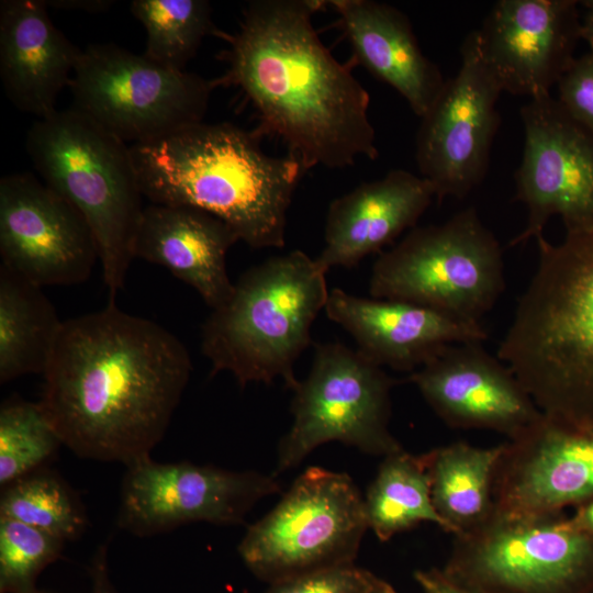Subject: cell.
<instances>
[{
	"mask_svg": "<svg viewBox=\"0 0 593 593\" xmlns=\"http://www.w3.org/2000/svg\"><path fill=\"white\" fill-rule=\"evenodd\" d=\"M191 370L176 335L109 302L64 321L38 402L76 456L127 467L164 438Z\"/></svg>",
	"mask_w": 593,
	"mask_h": 593,
	"instance_id": "obj_1",
	"label": "cell"
},
{
	"mask_svg": "<svg viewBox=\"0 0 593 593\" xmlns=\"http://www.w3.org/2000/svg\"><path fill=\"white\" fill-rule=\"evenodd\" d=\"M326 1L256 0L237 32L223 33L225 74L212 81L238 87L253 104V131L280 138L305 170L345 168L379 156L370 97L323 44L313 15Z\"/></svg>",
	"mask_w": 593,
	"mask_h": 593,
	"instance_id": "obj_2",
	"label": "cell"
},
{
	"mask_svg": "<svg viewBox=\"0 0 593 593\" xmlns=\"http://www.w3.org/2000/svg\"><path fill=\"white\" fill-rule=\"evenodd\" d=\"M139 188L154 204L186 205L224 221L251 248H281L287 215L305 169L267 155L234 124L197 123L130 145Z\"/></svg>",
	"mask_w": 593,
	"mask_h": 593,
	"instance_id": "obj_3",
	"label": "cell"
},
{
	"mask_svg": "<svg viewBox=\"0 0 593 593\" xmlns=\"http://www.w3.org/2000/svg\"><path fill=\"white\" fill-rule=\"evenodd\" d=\"M536 242L538 264L497 358L544 414L593 435V231Z\"/></svg>",
	"mask_w": 593,
	"mask_h": 593,
	"instance_id": "obj_4",
	"label": "cell"
},
{
	"mask_svg": "<svg viewBox=\"0 0 593 593\" xmlns=\"http://www.w3.org/2000/svg\"><path fill=\"white\" fill-rule=\"evenodd\" d=\"M325 273L302 250L246 270L202 326L211 376L230 372L240 388L281 378L293 390L299 382L293 366L312 343V325L328 299Z\"/></svg>",
	"mask_w": 593,
	"mask_h": 593,
	"instance_id": "obj_5",
	"label": "cell"
},
{
	"mask_svg": "<svg viewBox=\"0 0 593 593\" xmlns=\"http://www.w3.org/2000/svg\"><path fill=\"white\" fill-rule=\"evenodd\" d=\"M25 146L43 181L89 224L109 302H115L134 259L144 210L130 145L69 108L37 120Z\"/></svg>",
	"mask_w": 593,
	"mask_h": 593,
	"instance_id": "obj_6",
	"label": "cell"
},
{
	"mask_svg": "<svg viewBox=\"0 0 593 593\" xmlns=\"http://www.w3.org/2000/svg\"><path fill=\"white\" fill-rule=\"evenodd\" d=\"M505 289L500 242L469 206L441 224L415 226L372 266L374 299L411 302L481 323Z\"/></svg>",
	"mask_w": 593,
	"mask_h": 593,
	"instance_id": "obj_7",
	"label": "cell"
},
{
	"mask_svg": "<svg viewBox=\"0 0 593 593\" xmlns=\"http://www.w3.org/2000/svg\"><path fill=\"white\" fill-rule=\"evenodd\" d=\"M443 569L477 593H593V536L563 512L495 507L477 527L454 535Z\"/></svg>",
	"mask_w": 593,
	"mask_h": 593,
	"instance_id": "obj_8",
	"label": "cell"
},
{
	"mask_svg": "<svg viewBox=\"0 0 593 593\" xmlns=\"http://www.w3.org/2000/svg\"><path fill=\"white\" fill-rule=\"evenodd\" d=\"M363 496L343 472L310 467L238 545L246 567L271 583L351 564L368 529Z\"/></svg>",
	"mask_w": 593,
	"mask_h": 593,
	"instance_id": "obj_9",
	"label": "cell"
},
{
	"mask_svg": "<svg viewBox=\"0 0 593 593\" xmlns=\"http://www.w3.org/2000/svg\"><path fill=\"white\" fill-rule=\"evenodd\" d=\"M394 384L383 367L358 349L315 344L310 372L292 390L293 422L279 443L277 472L298 467L329 441L371 456L403 449L389 427Z\"/></svg>",
	"mask_w": 593,
	"mask_h": 593,
	"instance_id": "obj_10",
	"label": "cell"
},
{
	"mask_svg": "<svg viewBox=\"0 0 593 593\" xmlns=\"http://www.w3.org/2000/svg\"><path fill=\"white\" fill-rule=\"evenodd\" d=\"M68 87L72 109L131 145L203 122L214 88L112 43L81 49Z\"/></svg>",
	"mask_w": 593,
	"mask_h": 593,
	"instance_id": "obj_11",
	"label": "cell"
},
{
	"mask_svg": "<svg viewBox=\"0 0 593 593\" xmlns=\"http://www.w3.org/2000/svg\"><path fill=\"white\" fill-rule=\"evenodd\" d=\"M279 491L275 477L257 471L147 457L126 467L116 524L142 537L197 522L238 525L260 500Z\"/></svg>",
	"mask_w": 593,
	"mask_h": 593,
	"instance_id": "obj_12",
	"label": "cell"
},
{
	"mask_svg": "<svg viewBox=\"0 0 593 593\" xmlns=\"http://www.w3.org/2000/svg\"><path fill=\"white\" fill-rule=\"evenodd\" d=\"M502 92L482 57L477 31H471L460 47L457 74L421 118L416 135L417 168L437 199H463L483 181Z\"/></svg>",
	"mask_w": 593,
	"mask_h": 593,
	"instance_id": "obj_13",
	"label": "cell"
},
{
	"mask_svg": "<svg viewBox=\"0 0 593 593\" xmlns=\"http://www.w3.org/2000/svg\"><path fill=\"white\" fill-rule=\"evenodd\" d=\"M524 150L515 172L516 195L527 221L510 246L544 235L551 216L566 233L593 231V133L573 120L550 94L521 109Z\"/></svg>",
	"mask_w": 593,
	"mask_h": 593,
	"instance_id": "obj_14",
	"label": "cell"
},
{
	"mask_svg": "<svg viewBox=\"0 0 593 593\" xmlns=\"http://www.w3.org/2000/svg\"><path fill=\"white\" fill-rule=\"evenodd\" d=\"M1 265L43 288L83 282L99 251L86 219L29 172L0 179Z\"/></svg>",
	"mask_w": 593,
	"mask_h": 593,
	"instance_id": "obj_15",
	"label": "cell"
},
{
	"mask_svg": "<svg viewBox=\"0 0 593 593\" xmlns=\"http://www.w3.org/2000/svg\"><path fill=\"white\" fill-rule=\"evenodd\" d=\"M477 31L479 48L503 92L550 94L581 40L573 0H500Z\"/></svg>",
	"mask_w": 593,
	"mask_h": 593,
	"instance_id": "obj_16",
	"label": "cell"
},
{
	"mask_svg": "<svg viewBox=\"0 0 593 593\" xmlns=\"http://www.w3.org/2000/svg\"><path fill=\"white\" fill-rule=\"evenodd\" d=\"M407 380L452 428L486 429L510 439L541 414L512 370L480 342L444 347Z\"/></svg>",
	"mask_w": 593,
	"mask_h": 593,
	"instance_id": "obj_17",
	"label": "cell"
},
{
	"mask_svg": "<svg viewBox=\"0 0 593 593\" xmlns=\"http://www.w3.org/2000/svg\"><path fill=\"white\" fill-rule=\"evenodd\" d=\"M495 507L517 513H559L593 499V435L541 414L502 444Z\"/></svg>",
	"mask_w": 593,
	"mask_h": 593,
	"instance_id": "obj_18",
	"label": "cell"
},
{
	"mask_svg": "<svg viewBox=\"0 0 593 593\" xmlns=\"http://www.w3.org/2000/svg\"><path fill=\"white\" fill-rule=\"evenodd\" d=\"M367 358L383 367L413 372L444 347L488 337L482 323L466 322L411 302L361 298L335 288L324 309Z\"/></svg>",
	"mask_w": 593,
	"mask_h": 593,
	"instance_id": "obj_19",
	"label": "cell"
},
{
	"mask_svg": "<svg viewBox=\"0 0 593 593\" xmlns=\"http://www.w3.org/2000/svg\"><path fill=\"white\" fill-rule=\"evenodd\" d=\"M434 198V188L426 179L403 169L390 170L336 198L328 206L325 245L315 258L317 266L324 272L334 267H355L414 228Z\"/></svg>",
	"mask_w": 593,
	"mask_h": 593,
	"instance_id": "obj_20",
	"label": "cell"
},
{
	"mask_svg": "<svg viewBox=\"0 0 593 593\" xmlns=\"http://www.w3.org/2000/svg\"><path fill=\"white\" fill-rule=\"evenodd\" d=\"M80 51L54 25L44 0L0 2V78L20 111L38 120L54 114Z\"/></svg>",
	"mask_w": 593,
	"mask_h": 593,
	"instance_id": "obj_21",
	"label": "cell"
},
{
	"mask_svg": "<svg viewBox=\"0 0 593 593\" xmlns=\"http://www.w3.org/2000/svg\"><path fill=\"white\" fill-rule=\"evenodd\" d=\"M238 240L224 221L206 211L150 203L143 210L134 258L165 267L214 310L233 293L226 254Z\"/></svg>",
	"mask_w": 593,
	"mask_h": 593,
	"instance_id": "obj_22",
	"label": "cell"
},
{
	"mask_svg": "<svg viewBox=\"0 0 593 593\" xmlns=\"http://www.w3.org/2000/svg\"><path fill=\"white\" fill-rule=\"evenodd\" d=\"M354 59L409 103L419 119L429 110L445 79L422 52L409 18L371 0H331Z\"/></svg>",
	"mask_w": 593,
	"mask_h": 593,
	"instance_id": "obj_23",
	"label": "cell"
},
{
	"mask_svg": "<svg viewBox=\"0 0 593 593\" xmlns=\"http://www.w3.org/2000/svg\"><path fill=\"white\" fill-rule=\"evenodd\" d=\"M502 444L483 448L456 441L424 454L434 507L454 535L468 532L495 510V468Z\"/></svg>",
	"mask_w": 593,
	"mask_h": 593,
	"instance_id": "obj_24",
	"label": "cell"
},
{
	"mask_svg": "<svg viewBox=\"0 0 593 593\" xmlns=\"http://www.w3.org/2000/svg\"><path fill=\"white\" fill-rule=\"evenodd\" d=\"M63 323L42 288L0 266V383L44 374Z\"/></svg>",
	"mask_w": 593,
	"mask_h": 593,
	"instance_id": "obj_25",
	"label": "cell"
},
{
	"mask_svg": "<svg viewBox=\"0 0 593 593\" xmlns=\"http://www.w3.org/2000/svg\"><path fill=\"white\" fill-rule=\"evenodd\" d=\"M363 505L368 527L381 541L423 523L435 524L447 533L432 501L424 454L401 449L383 457Z\"/></svg>",
	"mask_w": 593,
	"mask_h": 593,
	"instance_id": "obj_26",
	"label": "cell"
},
{
	"mask_svg": "<svg viewBox=\"0 0 593 593\" xmlns=\"http://www.w3.org/2000/svg\"><path fill=\"white\" fill-rule=\"evenodd\" d=\"M1 489L0 517L24 523L65 541L80 537L88 525L79 497L51 470L41 468Z\"/></svg>",
	"mask_w": 593,
	"mask_h": 593,
	"instance_id": "obj_27",
	"label": "cell"
},
{
	"mask_svg": "<svg viewBox=\"0 0 593 593\" xmlns=\"http://www.w3.org/2000/svg\"><path fill=\"white\" fill-rule=\"evenodd\" d=\"M133 15L146 31L144 55L176 70H186L202 40L216 32L206 0H133Z\"/></svg>",
	"mask_w": 593,
	"mask_h": 593,
	"instance_id": "obj_28",
	"label": "cell"
},
{
	"mask_svg": "<svg viewBox=\"0 0 593 593\" xmlns=\"http://www.w3.org/2000/svg\"><path fill=\"white\" fill-rule=\"evenodd\" d=\"M63 445L40 402L5 400L0 407L1 488L43 468Z\"/></svg>",
	"mask_w": 593,
	"mask_h": 593,
	"instance_id": "obj_29",
	"label": "cell"
},
{
	"mask_svg": "<svg viewBox=\"0 0 593 593\" xmlns=\"http://www.w3.org/2000/svg\"><path fill=\"white\" fill-rule=\"evenodd\" d=\"M65 544L35 527L0 517V593L35 590L37 577L59 558Z\"/></svg>",
	"mask_w": 593,
	"mask_h": 593,
	"instance_id": "obj_30",
	"label": "cell"
},
{
	"mask_svg": "<svg viewBox=\"0 0 593 593\" xmlns=\"http://www.w3.org/2000/svg\"><path fill=\"white\" fill-rule=\"evenodd\" d=\"M372 577L354 563L335 566L273 582L266 593H362Z\"/></svg>",
	"mask_w": 593,
	"mask_h": 593,
	"instance_id": "obj_31",
	"label": "cell"
},
{
	"mask_svg": "<svg viewBox=\"0 0 593 593\" xmlns=\"http://www.w3.org/2000/svg\"><path fill=\"white\" fill-rule=\"evenodd\" d=\"M557 101L593 133V54L575 57L557 83Z\"/></svg>",
	"mask_w": 593,
	"mask_h": 593,
	"instance_id": "obj_32",
	"label": "cell"
},
{
	"mask_svg": "<svg viewBox=\"0 0 593 593\" xmlns=\"http://www.w3.org/2000/svg\"><path fill=\"white\" fill-rule=\"evenodd\" d=\"M414 578L424 593H477L454 580L444 569L417 570Z\"/></svg>",
	"mask_w": 593,
	"mask_h": 593,
	"instance_id": "obj_33",
	"label": "cell"
},
{
	"mask_svg": "<svg viewBox=\"0 0 593 593\" xmlns=\"http://www.w3.org/2000/svg\"><path fill=\"white\" fill-rule=\"evenodd\" d=\"M91 593H116L108 563V545L104 542L94 551L90 563Z\"/></svg>",
	"mask_w": 593,
	"mask_h": 593,
	"instance_id": "obj_34",
	"label": "cell"
},
{
	"mask_svg": "<svg viewBox=\"0 0 593 593\" xmlns=\"http://www.w3.org/2000/svg\"><path fill=\"white\" fill-rule=\"evenodd\" d=\"M47 7H54L68 10H80L87 12H100L109 9L113 1L109 0H48Z\"/></svg>",
	"mask_w": 593,
	"mask_h": 593,
	"instance_id": "obj_35",
	"label": "cell"
},
{
	"mask_svg": "<svg viewBox=\"0 0 593 593\" xmlns=\"http://www.w3.org/2000/svg\"><path fill=\"white\" fill-rule=\"evenodd\" d=\"M569 521L577 529L593 536V499L574 507Z\"/></svg>",
	"mask_w": 593,
	"mask_h": 593,
	"instance_id": "obj_36",
	"label": "cell"
},
{
	"mask_svg": "<svg viewBox=\"0 0 593 593\" xmlns=\"http://www.w3.org/2000/svg\"><path fill=\"white\" fill-rule=\"evenodd\" d=\"M586 11L581 19V40L585 41L593 54V1L583 2Z\"/></svg>",
	"mask_w": 593,
	"mask_h": 593,
	"instance_id": "obj_37",
	"label": "cell"
},
{
	"mask_svg": "<svg viewBox=\"0 0 593 593\" xmlns=\"http://www.w3.org/2000/svg\"><path fill=\"white\" fill-rule=\"evenodd\" d=\"M362 593H399V592L385 581L373 575L370 583L368 584V586Z\"/></svg>",
	"mask_w": 593,
	"mask_h": 593,
	"instance_id": "obj_38",
	"label": "cell"
},
{
	"mask_svg": "<svg viewBox=\"0 0 593 593\" xmlns=\"http://www.w3.org/2000/svg\"><path fill=\"white\" fill-rule=\"evenodd\" d=\"M27 593H47V592H43V591H38L37 589L33 590V591H30Z\"/></svg>",
	"mask_w": 593,
	"mask_h": 593,
	"instance_id": "obj_39",
	"label": "cell"
}]
</instances>
